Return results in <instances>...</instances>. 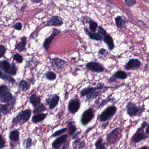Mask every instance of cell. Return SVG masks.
Returning <instances> with one entry per match:
<instances>
[{"label":"cell","mask_w":149,"mask_h":149,"mask_svg":"<svg viewBox=\"0 0 149 149\" xmlns=\"http://www.w3.org/2000/svg\"><path fill=\"white\" fill-rule=\"evenodd\" d=\"M31 111L26 110L20 112L15 118L12 120V123L23 125L26 123L29 120L31 117Z\"/></svg>","instance_id":"277c9868"},{"label":"cell","mask_w":149,"mask_h":149,"mask_svg":"<svg viewBox=\"0 0 149 149\" xmlns=\"http://www.w3.org/2000/svg\"><path fill=\"white\" fill-rule=\"evenodd\" d=\"M108 52L105 49H101L98 52V57L100 59H104L108 55Z\"/></svg>","instance_id":"f546056e"},{"label":"cell","mask_w":149,"mask_h":149,"mask_svg":"<svg viewBox=\"0 0 149 149\" xmlns=\"http://www.w3.org/2000/svg\"><path fill=\"white\" fill-rule=\"evenodd\" d=\"M68 138V136L67 134L61 135L53 142L52 144V148L55 149L60 148L62 145L66 143Z\"/></svg>","instance_id":"5bb4252c"},{"label":"cell","mask_w":149,"mask_h":149,"mask_svg":"<svg viewBox=\"0 0 149 149\" xmlns=\"http://www.w3.org/2000/svg\"><path fill=\"white\" fill-rule=\"evenodd\" d=\"M117 108L115 106L108 107L98 116V120L101 122L108 121L115 116Z\"/></svg>","instance_id":"7a4b0ae2"},{"label":"cell","mask_w":149,"mask_h":149,"mask_svg":"<svg viewBox=\"0 0 149 149\" xmlns=\"http://www.w3.org/2000/svg\"><path fill=\"white\" fill-rule=\"evenodd\" d=\"M19 133L18 129H15L11 131L9 134V138L10 141L12 142H16L19 139Z\"/></svg>","instance_id":"7402d4cb"},{"label":"cell","mask_w":149,"mask_h":149,"mask_svg":"<svg viewBox=\"0 0 149 149\" xmlns=\"http://www.w3.org/2000/svg\"><path fill=\"white\" fill-rule=\"evenodd\" d=\"M142 65L140 61L138 59H131L128 61L125 66V69L128 71L134 70L140 67Z\"/></svg>","instance_id":"30bf717a"},{"label":"cell","mask_w":149,"mask_h":149,"mask_svg":"<svg viewBox=\"0 0 149 149\" xmlns=\"http://www.w3.org/2000/svg\"><path fill=\"white\" fill-rule=\"evenodd\" d=\"M127 74L124 71H118L116 72V73L111 77L110 78V81L111 82H114L117 79L125 80L127 79Z\"/></svg>","instance_id":"2e32d148"},{"label":"cell","mask_w":149,"mask_h":149,"mask_svg":"<svg viewBox=\"0 0 149 149\" xmlns=\"http://www.w3.org/2000/svg\"><path fill=\"white\" fill-rule=\"evenodd\" d=\"M103 41L105 44H106L108 49L110 50H113L115 47L114 41L110 35L107 34L104 37Z\"/></svg>","instance_id":"ffe728a7"},{"label":"cell","mask_w":149,"mask_h":149,"mask_svg":"<svg viewBox=\"0 0 149 149\" xmlns=\"http://www.w3.org/2000/svg\"><path fill=\"white\" fill-rule=\"evenodd\" d=\"M80 107V102L79 100L75 99H72L68 105V110L71 114H74L78 112Z\"/></svg>","instance_id":"8fae6325"},{"label":"cell","mask_w":149,"mask_h":149,"mask_svg":"<svg viewBox=\"0 0 149 149\" xmlns=\"http://www.w3.org/2000/svg\"><path fill=\"white\" fill-rule=\"evenodd\" d=\"M12 64H10L9 62L6 60H3L0 62V67L1 70H3L6 73L11 68Z\"/></svg>","instance_id":"cb8c5ba5"},{"label":"cell","mask_w":149,"mask_h":149,"mask_svg":"<svg viewBox=\"0 0 149 149\" xmlns=\"http://www.w3.org/2000/svg\"><path fill=\"white\" fill-rule=\"evenodd\" d=\"M45 110L46 108L44 105L43 104H42L40 105L35 107L33 112L35 114H38L39 113H41V112H43L45 111Z\"/></svg>","instance_id":"d590c367"},{"label":"cell","mask_w":149,"mask_h":149,"mask_svg":"<svg viewBox=\"0 0 149 149\" xmlns=\"http://www.w3.org/2000/svg\"><path fill=\"white\" fill-rule=\"evenodd\" d=\"M41 99L39 96H36L35 94H33L31 95L30 98V102L34 107H35L39 104Z\"/></svg>","instance_id":"603a6c76"},{"label":"cell","mask_w":149,"mask_h":149,"mask_svg":"<svg viewBox=\"0 0 149 149\" xmlns=\"http://www.w3.org/2000/svg\"><path fill=\"white\" fill-rule=\"evenodd\" d=\"M14 27L16 30L20 31V30H22V25L21 22H18L15 25H14Z\"/></svg>","instance_id":"7bdbcfd3"},{"label":"cell","mask_w":149,"mask_h":149,"mask_svg":"<svg viewBox=\"0 0 149 149\" xmlns=\"http://www.w3.org/2000/svg\"><path fill=\"white\" fill-rule=\"evenodd\" d=\"M12 98V95L9 91L0 94V100L2 103H7L10 102Z\"/></svg>","instance_id":"d6986e66"},{"label":"cell","mask_w":149,"mask_h":149,"mask_svg":"<svg viewBox=\"0 0 149 149\" xmlns=\"http://www.w3.org/2000/svg\"><path fill=\"white\" fill-rule=\"evenodd\" d=\"M122 129L121 128H116L107 134L106 135L107 142L110 144H113L119 141L121 138Z\"/></svg>","instance_id":"3957f363"},{"label":"cell","mask_w":149,"mask_h":149,"mask_svg":"<svg viewBox=\"0 0 149 149\" xmlns=\"http://www.w3.org/2000/svg\"><path fill=\"white\" fill-rule=\"evenodd\" d=\"M7 91H8V88L6 85L4 84L1 85L0 87V94H3Z\"/></svg>","instance_id":"b9f144b4"},{"label":"cell","mask_w":149,"mask_h":149,"mask_svg":"<svg viewBox=\"0 0 149 149\" xmlns=\"http://www.w3.org/2000/svg\"><path fill=\"white\" fill-rule=\"evenodd\" d=\"M13 58L14 60L16 61L18 63H22V62L23 60L22 56L18 53H16V54H14L13 56Z\"/></svg>","instance_id":"74e56055"},{"label":"cell","mask_w":149,"mask_h":149,"mask_svg":"<svg viewBox=\"0 0 149 149\" xmlns=\"http://www.w3.org/2000/svg\"><path fill=\"white\" fill-rule=\"evenodd\" d=\"M146 133H147V134L149 135V124L147 126V128H146Z\"/></svg>","instance_id":"681fc988"},{"label":"cell","mask_w":149,"mask_h":149,"mask_svg":"<svg viewBox=\"0 0 149 149\" xmlns=\"http://www.w3.org/2000/svg\"><path fill=\"white\" fill-rule=\"evenodd\" d=\"M19 88L22 91H26L28 89V86L27 82L24 80H22V81H20L19 84Z\"/></svg>","instance_id":"e575fe53"},{"label":"cell","mask_w":149,"mask_h":149,"mask_svg":"<svg viewBox=\"0 0 149 149\" xmlns=\"http://www.w3.org/2000/svg\"><path fill=\"white\" fill-rule=\"evenodd\" d=\"M63 24L61 18L58 16H52L48 19L46 26H60Z\"/></svg>","instance_id":"7c38bea8"},{"label":"cell","mask_w":149,"mask_h":149,"mask_svg":"<svg viewBox=\"0 0 149 149\" xmlns=\"http://www.w3.org/2000/svg\"><path fill=\"white\" fill-rule=\"evenodd\" d=\"M67 128H64L62 129H60V130H57L56 132H55L52 135V137H57L59 135H61L62 134L64 133L65 132H67Z\"/></svg>","instance_id":"8d00e7d4"},{"label":"cell","mask_w":149,"mask_h":149,"mask_svg":"<svg viewBox=\"0 0 149 149\" xmlns=\"http://www.w3.org/2000/svg\"><path fill=\"white\" fill-rule=\"evenodd\" d=\"M12 104H14L9 103V104H6V105H1V113L4 115H6L7 113H9L10 107Z\"/></svg>","instance_id":"484cf974"},{"label":"cell","mask_w":149,"mask_h":149,"mask_svg":"<svg viewBox=\"0 0 149 149\" xmlns=\"http://www.w3.org/2000/svg\"><path fill=\"white\" fill-rule=\"evenodd\" d=\"M108 125V122H107L106 123H105V124H103L102 126H101V128L103 129H105L107 127V126Z\"/></svg>","instance_id":"c3c4849f"},{"label":"cell","mask_w":149,"mask_h":149,"mask_svg":"<svg viewBox=\"0 0 149 149\" xmlns=\"http://www.w3.org/2000/svg\"><path fill=\"white\" fill-rule=\"evenodd\" d=\"M80 133V131H79V132H78V133H76L75 134H73L72 135V139H77V138L78 137L79 134Z\"/></svg>","instance_id":"bcb514c9"},{"label":"cell","mask_w":149,"mask_h":149,"mask_svg":"<svg viewBox=\"0 0 149 149\" xmlns=\"http://www.w3.org/2000/svg\"><path fill=\"white\" fill-rule=\"evenodd\" d=\"M5 142L2 135H0V149H3L5 147Z\"/></svg>","instance_id":"f6af8a7d"},{"label":"cell","mask_w":149,"mask_h":149,"mask_svg":"<svg viewBox=\"0 0 149 149\" xmlns=\"http://www.w3.org/2000/svg\"><path fill=\"white\" fill-rule=\"evenodd\" d=\"M45 76L47 80L51 81L55 80L56 78V74L52 71H49L46 73Z\"/></svg>","instance_id":"d6a6232c"},{"label":"cell","mask_w":149,"mask_h":149,"mask_svg":"<svg viewBox=\"0 0 149 149\" xmlns=\"http://www.w3.org/2000/svg\"><path fill=\"white\" fill-rule=\"evenodd\" d=\"M112 99H108V98H107V99H106L103 100L101 103L100 105L99 106V107H98V109H100L101 107H103L104 106H105V105H106L107 103L112 101Z\"/></svg>","instance_id":"60d3db41"},{"label":"cell","mask_w":149,"mask_h":149,"mask_svg":"<svg viewBox=\"0 0 149 149\" xmlns=\"http://www.w3.org/2000/svg\"><path fill=\"white\" fill-rule=\"evenodd\" d=\"M1 78L9 83L14 84L15 83V80L13 78L8 75H6L5 73H3L2 72H1Z\"/></svg>","instance_id":"83f0119b"},{"label":"cell","mask_w":149,"mask_h":149,"mask_svg":"<svg viewBox=\"0 0 149 149\" xmlns=\"http://www.w3.org/2000/svg\"><path fill=\"white\" fill-rule=\"evenodd\" d=\"M89 29H90V32H93V33L96 32L97 29L99 27L98 23L93 20L90 19L89 21Z\"/></svg>","instance_id":"4316f807"},{"label":"cell","mask_w":149,"mask_h":149,"mask_svg":"<svg viewBox=\"0 0 149 149\" xmlns=\"http://www.w3.org/2000/svg\"><path fill=\"white\" fill-rule=\"evenodd\" d=\"M115 22L117 27L122 29L126 28L127 26V24L128 22L126 18L122 16H117L115 18Z\"/></svg>","instance_id":"e0dca14e"},{"label":"cell","mask_w":149,"mask_h":149,"mask_svg":"<svg viewBox=\"0 0 149 149\" xmlns=\"http://www.w3.org/2000/svg\"><path fill=\"white\" fill-rule=\"evenodd\" d=\"M24 145L25 148H30L32 146V140L30 138H28L24 140L23 143Z\"/></svg>","instance_id":"f35d334b"},{"label":"cell","mask_w":149,"mask_h":149,"mask_svg":"<svg viewBox=\"0 0 149 149\" xmlns=\"http://www.w3.org/2000/svg\"><path fill=\"white\" fill-rule=\"evenodd\" d=\"M84 31L85 33L88 35L89 37L91 39L98 41H103L104 39V37L98 32L97 33L96 32L93 33V32H90L89 31L87 28H84Z\"/></svg>","instance_id":"9a60e30c"},{"label":"cell","mask_w":149,"mask_h":149,"mask_svg":"<svg viewBox=\"0 0 149 149\" xmlns=\"http://www.w3.org/2000/svg\"><path fill=\"white\" fill-rule=\"evenodd\" d=\"M86 66L89 71L94 72H103L105 71V68L104 66L97 62L91 61L88 63Z\"/></svg>","instance_id":"8992f818"},{"label":"cell","mask_w":149,"mask_h":149,"mask_svg":"<svg viewBox=\"0 0 149 149\" xmlns=\"http://www.w3.org/2000/svg\"><path fill=\"white\" fill-rule=\"evenodd\" d=\"M21 42L16 45V49L20 52H22L26 50L25 46L27 44V38L25 36H23L21 38Z\"/></svg>","instance_id":"ac0fdd59"},{"label":"cell","mask_w":149,"mask_h":149,"mask_svg":"<svg viewBox=\"0 0 149 149\" xmlns=\"http://www.w3.org/2000/svg\"><path fill=\"white\" fill-rule=\"evenodd\" d=\"M126 5L129 7H133L136 4V0H124Z\"/></svg>","instance_id":"ab89813d"},{"label":"cell","mask_w":149,"mask_h":149,"mask_svg":"<svg viewBox=\"0 0 149 149\" xmlns=\"http://www.w3.org/2000/svg\"><path fill=\"white\" fill-rule=\"evenodd\" d=\"M60 100V97L56 95H52V97L46 99V104L50 110L55 108L58 105Z\"/></svg>","instance_id":"4fadbf2b"},{"label":"cell","mask_w":149,"mask_h":149,"mask_svg":"<svg viewBox=\"0 0 149 149\" xmlns=\"http://www.w3.org/2000/svg\"><path fill=\"white\" fill-rule=\"evenodd\" d=\"M52 63L53 67L60 69L63 67V66L65 64V61L61 58H54L52 59Z\"/></svg>","instance_id":"44dd1931"},{"label":"cell","mask_w":149,"mask_h":149,"mask_svg":"<svg viewBox=\"0 0 149 149\" xmlns=\"http://www.w3.org/2000/svg\"><path fill=\"white\" fill-rule=\"evenodd\" d=\"M46 114L42 113V114H38L34 115L32 118V121L34 123H37L39 122H41L46 118Z\"/></svg>","instance_id":"d4e9b609"},{"label":"cell","mask_w":149,"mask_h":149,"mask_svg":"<svg viewBox=\"0 0 149 149\" xmlns=\"http://www.w3.org/2000/svg\"><path fill=\"white\" fill-rule=\"evenodd\" d=\"M147 126V122H146V121H144V122H143V123H142V125H141V127L143 128H144L146 127Z\"/></svg>","instance_id":"7dc6e473"},{"label":"cell","mask_w":149,"mask_h":149,"mask_svg":"<svg viewBox=\"0 0 149 149\" xmlns=\"http://www.w3.org/2000/svg\"><path fill=\"white\" fill-rule=\"evenodd\" d=\"M17 72V69L16 67L15 66V63H14L12 62V63L11 68L6 73L11 76H15Z\"/></svg>","instance_id":"1f68e13d"},{"label":"cell","mask_w":149,"mask_h":149,"mask_svg":"<svg viewBox=\"0 0 149 149\" xmlns=\"http://www.w3.org/2000/svg\"><path fill=\"white\" fill-rule=\"evenodd\" d=\"M60 33H61V30L55 28L53 29L51 34L49 37L46 38L44 42L43 46L45 50L47 51L49 50L50 45L52 43V41L53 40L55 37L58 35Z\"/></svg>","instance_id":"9c48e42d"},{"label":"cell","mask_w":149,"mask_h":149,"mask_svg":"<svg viewBox=\"0 0 149 149\" xmlns=\"http://www.w3.org/2000/svg\"><path fill=\"white\" fill-rule=\"evenodd\" d=\"M107 87L104 84L99 83L95 87H89L83 89L80 91V94L81 96H86V100L92 101L99 95L100 91H98V90L103 89L106 88Z\"/></svg>","instance_id":"6da1fadb"},{"label":"cell","mask_w":149,"mask_h":149,"mask_svg":"<svg viewBox=\"0 0 149 149\" xmlns=\"http://www.w3.org/2000/svg\"><path fill=\"white\" fill-rule=\"evenodd\" d=\"M84 146H85V144H84V142H81L80 139L75 140L73 144V147L74 149L84 148L85 147Z\"/></svg>","instance_id":"4dcf8cb0"},{"label":"cell","mask_w":149,"mask_h":149,"mask_svg":"<svg viewBox=\"0 0 149 149\" xmlns=\"http://www.w3.org/2000/svg\"><path fill=\"white\" fill-rule=\"evenodd\" d=\"M32 1L34 3H39L41 1V0H32Z\"/></svg>","instance_id":"f907efd6"},{"label":"cell","mask_w":149,"mask_h":149,"mask_svg":"<svg viewBox=\"0 0 149 149\" xmlns=\"http://www.w3.org/2000/svg\"><path fill=\"white\" fill-rule=\"evenodd\" d=\"M144 129L140 127L137 129L136 133L133 135L132 140L134 143L137 144L147 138L148 137L144 132Z\"/></svg>","instance_id":"ba28073f"},{"label":"cell","mask_w":149,"mask_h":149,"mask_svg":"<svg viewBox=\"0 0 149 149\" xmlns=\"http://www.w3.org/2000/svg\"><path fill=\"white\" fill-rule=\"evenodd\" d=\"M6 49L4 46L1 45L0 46V55L1 57H2L5 53Z\"/></svg>","instance_id":"ee69618b"},{"label":"cell","mask_w":149,"mask_h":149,"mask_svg":"<svg viewBox=\"0 0 149 149\" xmlns=\"http://www.w3.org/2000/svg\"><path fill=\"white\" fill-rule=\"evenodd\" d=\"M95 146L96 149H106L105 147V144L103 143V140L102 139L100 138L96 141L95 144Z\"/></svg>","instance_id":"836d02e7"},{"label":"cell","mask_w":149,"mask_h":149,"mask_svg":"<svg viewBox=\"0 0 149 149\" xmlns=\"http://www.w3.org/2000/svg\"><path fill=\"white\" fill-rule=\"evenodd\" d=\"M94 116V112L92 108H89L84 112L81 116V122L83 125H87L92 120Z\"/></svg>","instance_id":"52a82bcc"},{"label":"cell","mask_w":149,"mask_h":149,"mask_svg":"<svg viewBox=\"0 0 149 149\" xmlns=\"http://www.w3.org/2000/svg\"><path fill=\"white\" fill-rule=\"evenodd\" d=\"M145 108L143 107L137 106L133 103L129 102L127 106V111L129 116L131 117L139 116L144 111Z\"/></svg>","instance_id":"5b68a950"},{"label":"cell","mask_w":149,"mask_h":149,"mask_svg":"<svg viewBox=\"0 0 149 149\" xmlns=\"http://www.w3.org/2000/svg\"><path fill=\"white\" fill-rule=\"evenodd\" d=\"M68 132L69 135L71 136L72 135L76 132L77 130L76 127L73 124V122L71 121L68 123Z\"/></svg>","instance_id":"f1b7e54d"}]
</instances>
